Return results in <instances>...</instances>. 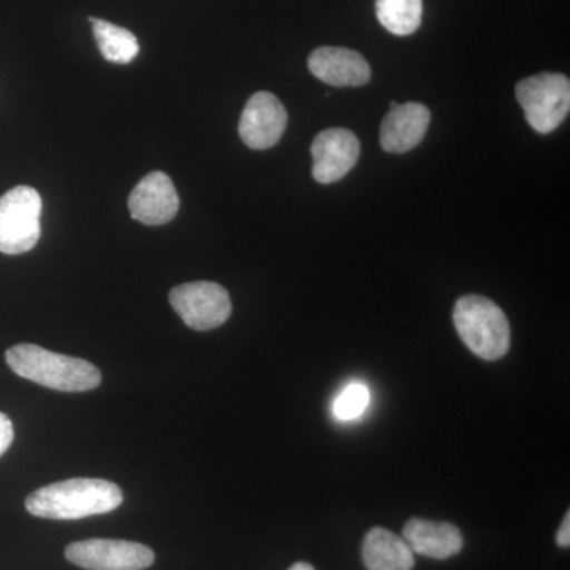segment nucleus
Returning a JSON list of instances; mask_svg holds the SVG:
<instances>
[{"label":"nucleus","instance_id":"1","mask_svg":"<svg viewBox=\"0 0 570 570\" xmlns=\"http://www.w3.org/2000/svg\"><path fill=\"white\" fill-rule=\"evenodd\" d=\"M122 504V491L102 479H70L33 491L26 509L48 520H81L112 512Z\"/></svg>","mask_w":570,"mask_h":570},{"label":"nucleus","instance_id":"2","mask_svg":"<svg viewBox=\"0 0 570 570\" xmlns=\"http://www.w3.org/2000/svg\"><path fill=\"white\" fill-rule=\"evenodd\" d=\"M6 360L18 376L58 392H89L102 382V374L92 363L55 354L36 344H18L9 348Z\"/></svg>","mask_w":570,"mask_h":570},{"label":"nucleus","instance_id":"3","mask_svg":"<svg viewBox=\"0 0 570 570\" xmlns=\"http://www.w3.org/2000/svg\"><path fill=\"white\" fill-rule=\"evenodd\" d=\"M453 324L472 354L494 362L508 354L510 325L504 311L482 295H464L453 309Z\"/></svg>","mask_w":570,"mask_h":570},{"label":"nucleus","instance_id":"4","mask_svg":"<svg viewBox=\"0 0 570 570\" xmlns=\"http://www.w3.org/2000/svg\"><path fill=\"white\" fill-rule=\"evenodd\" d=\"M515 94L524 118L535 132L551 134L568 118L570 81L564 75H532L517 85Z\"/></svg>","mask_w":570,"mask_h":570},{"label":"nucleus","instance_id":"5","mask_svg":"<svg viewBox=\"0 0 570 570\" xmlns=\"http://www.w3.org/2000/svg\"><path fill=\"white\" fill-rule=\"evenodd\" d=\"M40 194L33 187L17 186L0 197V253H29L41 235Z\"/></svg>","mask_w":570,"mask_h":570},{"label":"nucleus","instance_id":"6","mask_svg":"<svg viewBox=\"0 0 570 570\" xmlns=\"http://www.w3.org/2000/svg\"><path fill=\"white\" fill-rule=\"evenodd\" d=\"M170 303L184 324L197 332L217 328L232 314L230 295L223 285L209 281L178 285L170 292Z\"/></svg>","mask_w":570,"mask_h":570},{"label":"nucleus","instance_id":"7","mask_svg":"<svg viewBox=\"0 0 570 570\" xmlns=\"http://www.w3.org/2000/svg\"><path fill=\"white\" fill-rule=\"evenodd\" d=\"M66 557L86 570H145L156 560L149 547L115 539H89L70 543Z\"/></svg>","mask_w":570,"mask_h":570},{"label":"nucleus","instance_id":"8","mask_svg":"<svg viewBox=\"0 0 570 570\" xmlns=\"http://www.w3.org/2000/svg\"><path fill=\"white\" fill-rule=\"evenodd\" d=\"M287 127V111L283 102L272 92H257L247 100L242 119L239 137L247 148L255 151L273 148L279 142Z\"/></svg>","mask_w":570,"mask_h":570},{"label":"nucleus","instance_id":"9","mask_svg":"<svg viewBox=\"0 0 570 570\" xmlns=\"http://www.w3.org/2000/svg\"><path fill=\"white\" fill-rule=\"evenodd\" d=\"M313 154V176L317 183L340 181L355 167L360 157V141L352 130L326 129L314 138L311 146Z\"/></svg>","mask_w":570,"mask_h":570},{"label":"nucleus","instance_id":"10","mask_svg":"<svg viewBox=\"0 0 570 570\" xmlns=\"http://www.w3.org/2000/svg\"><path fill=\"white\" fill-rule=\"evenodd\" d=\"M129 209L134 219L145 225L170 223L179 209L178 193L170 176L164 171L146 175L130 194Z\"/></svg>","mask_w":570,"mask_h":570},{"label":"nucleus","instance_id":"11","mask_svg":"<svg viewBox=\"0 0 570 570\" xmlns=\"http://www.w3.org/2000/svg\"><path fill=\"white\" fill-rule=\"evenodd\" d=\"M307 67L317 80L335 88H358L371 80L370 63L348 48H317L307 59Z\"/></svg>","mask_w":570,"mask_h":570},{"label":"nucleus","instance_id":"12","mask_svg":"<svg viewBox=\"0 0 570 570\" xmlns=\"http://www.w3.org/2000/svg\"><path fill=\"white\" fill-rule=\"evenodd\" d=\"M430 121L425 105L393 102L381 126L382 149L393 154L412 151L425 138Z\"/></svg>","mask_w":570,"mask_h":570},{"label":"nucleus","instance_id":"13","mask_svg":"<svg viewBox=\"0 0 570 570\" xmlns=\"http://www.w3.org/2000/svg\"><path fill=\"white\" fill-rule=\"evenodd\" d=\"M409 549L431 560H449L463 550V534L445 521L411 519L403 530Z\"/></svg>","mask_w":570,"mask_h":570},{"label":"nucleus","instance_id":"14","mask_svg":"<svg viewBox=\"0 0 570 570\" xmlns=\"http://www.w3.org/2000/svg\"><path fill=\"white\" fill-rule=\"evenodd\" d=\"M362 557L367 570H412L415 566L414 551L406 540L385 528L367 532Z\"/></svg>","mask_w":570,"mask_h":570},{"label":"nucleus","instance_id":"15","mask_svg":"<svg viewBox=\"0 0 570 570\" xmlns=\"http://www.w3.org/2000/svg\"><path fill=\"white\" fill-rule=\"evenodd\" d=\"M99 50L107 61L112 63H129L140 52L137 37L121 26L111 24L105 20L89 18Z\"/></svg>","mask_w":570,"mask_h":570},{"label":"nucleus","instance_id":"16","mask_svg":"<svg viewBox=\"0 0 570 570\" xmlns=\"http://www.w3.org/2000/svg\"><path fill=\"white\" fill-rule=\"evenodd\" d=\"M377 20L393 36L406 37L422 24V0H376Z\"/></svg>","mask_w":570,"mask_h":570},{"label":"nucleus","instance_id":"17","mask_svg":"<svg viewBox=\"0 0 570 570\" xmlns=\"http://www.w3.org/2000/svg\"><path fill=\"white\" fill-rule=\"evenodd\" d=\"M367 404H370V390L362 384H351L336 397L333 412L336 419L354 420L365 412Z\"/></svg>","mask_w":570,"mask_h":570},{"label":"nucleus","instance_id":"18","mask_svg":"<svg viewBox=\"0 0 570 570\" xmlns=\"http://www.w3.org/2000/svg\"><path fill=\"white\" fill-rule=\"evenodd\" d=\"M13 438V423H11V420L6 414L0 412V456L9 450Z\"/></svg>","mask_w":570,"mask_h":570},{"label":"nucleus","instance_id":"19","mask_svg":"<svg viewBox=\"0 0 570 570\" xmlns=\"http://www.w3.org/2000/svg\"><path fill=\"white\" fill-rule=\"evenodd\" d=\"M557 542L561 549H569L570 546V512L566 513L560 531L557 534Z\"/></svg>","mask_w":570,"mask_h":570},{"label":"nucleus","instance_id":"20","mask_svg":"<svg viewBox=\"0 0 570 570\" xmlns=\"http://www.w3.org/2000/svg\"><path fill=\"white\" fill-rule=\"evenodd\" d=\"M288 570H316L313 566L307 564V562H296V564L292 566Z\"/></svg>","mask_w":570,"mask_h":570}]
</instances>
